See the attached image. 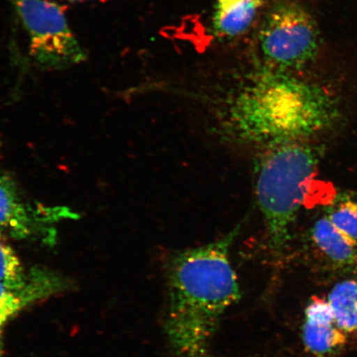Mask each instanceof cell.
Segmentation results:
<instances>
[{"label":"cell","mask_w":357,"mask_h":357,"mask_svg":"<svg viewBox=\"0 0 357 357\" xmlns=\"http://www.w3.org/2000/svg\"><path fill=\"white\" fill-rule=\"evenodd\" d=\"M236 227L213 242L172 253L167 262L168 341L178 357H208V348L225 312L239 300L229 260Z\"/></svg>","instance_id":"1"},{"label":"cell","mask_w":357,"mask_h":357,"mask_svg":"<svg viewBox=\"0 0 357 357\" xmlns=\"http://www.w3.org/2000/svg\"><path fill=\"white\" fill-rule=\"evenodd\" d=\"M0 357H3V344L2 337V330H0Z\"/></svg>","instance_id":"14"},{"label":"cell","mask_w":357,"mask_h":357,"mask_svg":"<svg viewBox=\"0 0 357 357\" xmlns=\"http://www.w3.org/2000/svg\"><path fill=\"white\" fill-rule=\"evenodd\" d=\"M67 1H70V2H80V1H86V0H67Z\"/></svg>","instance_id":"15"},{"label":"cell","mask_w":357,"mask_h":357,"mask_svg":"<svg viewBox=\"0 0 357 357\" xmlns=\"http://www.w3.org/2000/svg\"><path fill=\"white\" fill-rule=\"evenodd\" d=\"M56 280L41 270L33 271L31 276L26 275L11 245L0 234V282L38 301L58 290L61 283Z\"/></svg>","instance_id":"7"},{"label":"cell","mask_w":357,"mask_h":357,"mask_svg":"<svg viewBox=\"0 0 357 357\" xmlns=\"http://www.w3.org/2000/svg\"><path fill=\"white\" fill-rule=\"evenodd\" d=\"M28 31L30 56L42 68L59 70L82 63L86 52L71 32L65 8L50 0H10Z\"/></svg>","instance_id":"5"},{"label":"cell","mask_w":357,"mask_h":357,"mask_svg":"<svg viewBox=\"0 0 357 357\" xmlns=\"http://www.w3.org/2000/svg\"><path fill=\"white\" fill-rule=\"evenodd\" d=\"M327 300L338 327L346 333L357 331V281L348 280L337 284Z\"/></svg>","instance_id":"11"},{"label":"cell","mask_w":357,"mask_h":357,"mask_svg":"<svg viewBox=\"0 0 357 357\" xmlns=\"http://www.w3.org/2000/svg\"><path fill=\"white\" fill-rule=\"evenodd\" d=\"M35 301L29 294L16 291L0 282V330L17 312Z\"/></svg>","instance_id":"13"},{"label":"cell","mask_w":357,"mask_h":357,"mask_svg":"<svg viewBox=\"0 0 357 357\" xmlns=\"http://www.w3.org/2000/svg\"><path fill=\"white\" fill-rule=\"evenodd\" d=\"M312 240L323 255L339 266L355 264L357 243L335 227L325 215L314 222Z\"/></svg>","instance_id":"10"},{"label":"cell","mask_w":357,"mask_h":357,"mask_svg":"<svg viewBox=\"0 0 357 357\" xmlns=\"http://www.w3.org/2000/svg\"><path fill=\"white\" fill-rule=\"evenodd\" d=\"M319 162L318 151L300 141L270 147L259 166L257 199L270 245L282 251L305 204Z\"/></svg>","instance_id":"3"},{"label":"cell","mask_w":357,"mask_h":357,"mask_svg":"<svg viewBox=\"0 0 357 357\" xmlns=\"http://www.w3.org/2000/svg\"><path fill=\"white\" fill-rule=\"evenodd\" d=\"M263 0H215L212 15V30L222 38H234L244 34L255 22Z\"/></svg>","instance_id":"8"},{"label":"cell","mask_w":357,"mask_h":357,"mask_svg":"<svg viewBox=\"0 0 357 357\" xmlns=\"http://www.w3.org/2000/svg\"><path fill=\"white\" fill-rule=\"evenodd\" d=\"M324 215L337 229L357 243V192L337 194L325 208Z\"/></svg>","instance_id":"12"},{"label":"cell","mask_w":357,"mask_h":357,"mask_svg":"<svg viewBox=\"0 0 357 357\" xmlns=\"http://www.w3.org/2000/svg\"><path fill=\"white\" fill-rule=\"evenodd\" d=\"M267 68L289 73L315 59L319 47L316 21L300 3L279 0L268 8L259 31Z\"/></svg>","instance_id":"4"},{"label":"cell","mask_w":357,"mask_h":357,"mask_svg":"<svg viewBox=\"0 0 357 357\" xmlns=\"http://www.w3.org/2000/svg\"><path fill=\"white\" fill-rule=\"evenodd\" d=\"M337 118V102L322 87L266 68L235 93L222 128L243 144L270 149L323 131Z\"/></svg>","instance_id":"2"},{"label":"cell","mask_w":357,"mask_h":357,"mask_svg":"<svg viewBox=\"0 0 357 357\" xmlns=\"http://www.w3.org/2000/svg\"><path fill=\"white\" fill-rule=\"evenodd\" d=\"M33 227L32 212L22 202L15 184L0 176V234L26 238L33 234Z\"/></svg>","instance_id":"9"},{"label":"cell","mask_w":357,"mask_h":357,"mask_svg":"<svg viewBox=\"0 0 357 357\" xmlns=\"http://www.w3.org/2000/svg\"><path fill=\"white\" fill-rule=\"evenodd\" d=\"M305 316L303 339L311 354L324 357L345 346L347 333L338 327L327 298L312 297Z\"/></svg>","instance_id":"6"}]
</instances>
